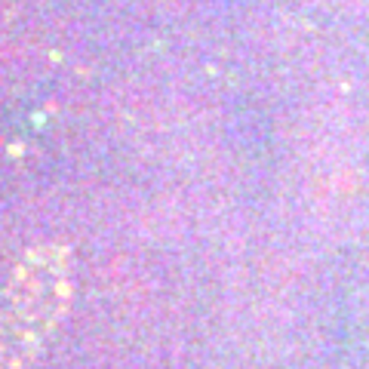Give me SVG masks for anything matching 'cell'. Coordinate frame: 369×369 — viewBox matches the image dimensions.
Listing matches in <instances>:
<instances>
[{
	"label": "cell",
	"mask_w": 369,
	"mask_h": 369,
	"mask_svg": "<svg viewBox=\"0 0 369 369\" xmlns=\"http://www.w3.org/2000/svg\"><path fill=\"white\" fill-rule=\"evenodd\" d=\"M71 268L68 252L44 246L22 259L10 289L0 299V347L3 369H22L44 347L68 308Z\"/></svg>",
	"instance_id": "6da1fadb"
}]
</instances>
